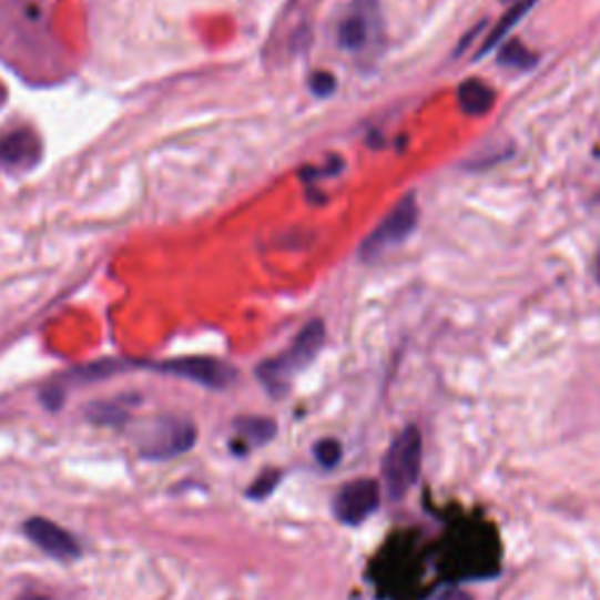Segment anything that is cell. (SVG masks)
Here are the masks:
<instances>
[{"instance_id": "e0dca14e", "label": "cell", "mask_w": 600, "mask_h": 600, "mask_svg": "<svg viewBox=\"0 0 600 600\" xmlns=\"http://www.w3.org/2000/svg\"><path fill=\"white\" fill-rule=\"evenodd\" d=\"M309 88H313V92L317 96H326L334 92L336 88V78L334 75H328V73H315L313 80H309Z\"/></svg>"}, {"instance_id": "5b68a950", "label": "cell", "mask_w": 600, "mask_h": 600, "mask_svg": "<svg viewBox=\"0 0 600 600\" xmlns=\"http://www.w3.org/2000/svg\"><path fill=\"white\" fill-rule=\"evenodd\" d=\"M151 366L160 370V374L191 380L210 389H225V387H231L237 378V370L233 366H227L225 362H218L212 357H183V359H172V362L151 364Z\"/></svg>"}, {"instance_id": "7a4b0ae2", "label": "cell", "mask_w": 600, "mask_h": 600, "mask_svg": "<svg viewBox=\"0 0 600 600\" xmlns=\"http://www.w3.org/2000/svg\"><path fill=\"white\" fill-rule=\"evenodd\" d=\"M420 460H423L420 431L416 427H408L391 441L389 450L383 458V484L391 502L401 500L404 495L416 486L420 476Z\"/></svg>"}, {"instance_id": "2e32d148", "label": "cell", "mask_w": 600, "mask_h": 600, "mask_svg": "<svg viewBox=\"0 0 600 600\" xmlns=\"http://www.w3.org/2000/svg\"><path fill=\"white\" fill-rule=\"evenodd\" d=\"M279 481V474L277 471H265L261 474L258 479L252 484V490H250V498H256V500H263L265 495H271L275 490Z\"/></svg>"}, {"instance_id": "8fae6325", "label": "cell", "mask_w": 600, "mask_h": 600, "mask_svg": "<svg viewBox=\"0 0 600 600\" xmlns=\"http://www.w3.org/2000/svg\"><path fill=\"white\" fill-rule=\"evenodd\" d=\"M458 101L467 115H484L492 109L495 92L481 80H467L458 90Z\"/></svg>"}, {"instance_id": "8992f818", "label": "cell", "mask_w": 600, "mask_h": 600, "mask_svg": "<svg viewBox=\"0 0 600 600\" xmlns=\"http://www.w3.org/2000/svg\"><path fill=\"white\" fill-rule=\"evenodd\" d=\"M380 507V484L374 479H355L345 484L336 500L334 513L345 526H362Z\"/></svg>"}, {"instance_id": "277c9868", "label": "cell", "mask_w": 600, "mask_h": 600, "mask_svg": "<svg viewBox=\"0 0 600 600\" xmlns=\"http://www.w3.org/2000/svg\"><path fill=\"white\" fill-rule=\"evenodd\" d=\"M197 441V429L189 418L164 416L141 431L139 452L149 460H172L189 452Z\"/></svg>"}, {"instance_id": "ffe728a7", "label": "cell", "mask_w": 600, "mask_h": 600, "mask_svg": "<svg viewBox=\"0 0 600 600\" xmlns=\"http://www.w3.org/2000/svg\"><path fill=\"white\" fill-rule=\"evenodd\" d=\"M593 275L600 282V246H598V254H596V261H593Z\"/></svg>"}, {"instance_id": "30bf717a", "label": "cell", "mask_w": 600, "mask_h": 600, "mask_svg": "<svg viewBox=\"0 0 600 600\" xmlns=\"http://www.w3.org/2000/svg\"><path fill=\"white\" fill-rule=\"evenodd\" d=\"M275 434H277V425L271 418H240L235 423L237 444H233V448L237 450L261 448L267 441H273Z\"/></svg>"}, {"instance_id": "7c38bea8", "label": "cell", "mask_w": 600, "mask_h": 600, "mask_svg": "<svg viewBox=\"0 0 600 600\" xmlns=\"http://www.w3.org/2000/svg\"><path fill=\"white\" fill-rule=\"evenodd\" d=\"M532 6H535V3H516V6H511V8L507 10V14H505V17L500 19V22L495 24V29L488 33L484 48H481L479 52H476V57H486L488 52H492L495 48H498V45L502 43V40L509 35V31L516 29V24H519L521 19L528 14V10H530Z\"/></svg>"}, {"instance_id": "9c48e42d", "label": "cell", "mask_w": 600, "mask_h": 600, "mask_svg": "<svg viewBox=\"0 0 600 600\" xmlns=\"http://www.w3.org/2000/svg\"><path fill=\"white\" fill-rule=\"evenodd\" d=\"M40 160V141L31 130H14L0 136V164L8 170H31Z\"/></svg>"}, {"instance_id": "4fadbf2b", "label": "cell", "mask_w": 600, "mask_h": 600, "mask_svg": "<svg viewBox=\"0 0 600 600\" xmlns=\"http://www.w3.org/2000/svg\"><path fill=\"white\" fill-rule=\"evenodd\" d=\"M498 61L502 67L507 69H521V71H528L537 64V54H532L521 40H513V43L505 45L502 52L498 54Z\"/></svg>"}, {"instance_id": "5bb4252c", "label": "cell", "mask_w": 600, "mask_h": 600, "mask_svg": "<svg viewBox=\"0 0 600 600\" xmlns=\"http://www.w3.org/2000/svg\"><path fill=\"white\" fill-rule=\"evenodd\" d=\"M90 410H92L90 418L94 423H99V425H113V427H118V425H122V423L128 420V410L120 408L118 404H96Z\"/></svg>"}, {"instance_id": "d6986e66", "label": "cell", "mask_w": 600, "mask_h": 600, "mask_svg": "<svg viewBox=\"0 0 600 600\" xmlns=\"http://www.w3.org/2000/svg\"><path fill=\"white\" fill-rule=\"evenodd\" d=\"M17 600H52V598L43 596V593H24V596H19Z\"/></svg>"}, {"instance_id": "6da1fadb", "label": "cell", "mask_w": 600, "mask_h": 600, "mask_svg": "<svg viewBox=\"0 0 600 600\" xmlns=\"http://www.w3.org/2000/svg\"><path fill=\"white\" fill-rule=\"evenodd\" d=\"M324 340H326L324 322L315 319L305 324L301 334L296 336V340L288 345L282 355L263 362L256 368V376L263 383V387L271 391L273 397H282L284 391L292 387L296 376L303 374V370L317 359V355L324 347Z\"/></svg>"}, {"instance_id": "ac0fdd59", "label": "cell", "mask_w": 600, "mask_h": 600, "mask_svg": "<svg viewBox=\"0 0 600 600\" xmlns=\"http://www.w3.org/2000/svg\"><path fill=\"white\" fill-rule=\"evenodd\" d=\"M437 600H471V596L465 593V591H460V589H448Z\"/></svg>"}, {"instance_id": "44dd1931", "label": "cell", "mask_w": 600, "mask_h": 600, "mask_svg": "<svg viewBox=\"0 0 600 600\" xmlns=\"http://www.w3.org/2000/svg\"><path fill=\"white\" fill-rule=\"evenodd\" d=\"M507 3L516 6V3H535V0H507Z\"/></svg>"}, {"instance_id": "9a60e30c", "label": "cell", "mask_w": 600, "mask_h": 600, "mask_svg": "<svg viewBox=\"0 0 600 600\" xmlns=\"http://www.w3.org/2000/svg\"><path fill=\"white\" fill-rule=\"evenodd\" d=\"M343 458V446L336 439H322L315 444V460L324 469H334Z\"/></svg>"}, {"instance_id": "52a82bcc", "label": "cell", "mask_w": 600, "mask_h": 600, "mask_svg": "<svg viewBox=\"0 0 600 600\" xmlns=\"http://www.w3.org/2000/svg\"><path fill=\"white\" fill-rule=\"evenodd\" d=\"M380 33V14L376 0H355L338 27V43L343 50L364 52Z\"/></svg>"}, {"instance_id": "ba28073f", "label": "cell", "mask_w": 600, "mask_h": 600, "mask_svg": "<svg viewBox=\"0 0 600 600\" xmlns=\"http://www.w3.org/2000/svg\"><path fill=\"white\" fill-rule=\"evenodd\" d=\"M24 535L40 551L57 558V561H75L80 556V545L75 537L59 523L43 519V516H33V519H29L24 523Z\"/></svg>"}, {"instance_id": "3957f363", "label": "cell", "mask_w": 600, "mask_h": 600, "mask_svg": "<svg viewBox=\"0 0 600 600\" xmlns=\"http://www.w3.org/2000/svg\"><path fill=\"white\" fill-rule=\"evenodd\" d=\"M418 202L413 195H406L397 202L395 210H391L370 233L362 246H359V258L362 261H378L387 252L397 250L399 244H404L410 233L416 231L418 225Z\"/></svg>"}]
</instances>
